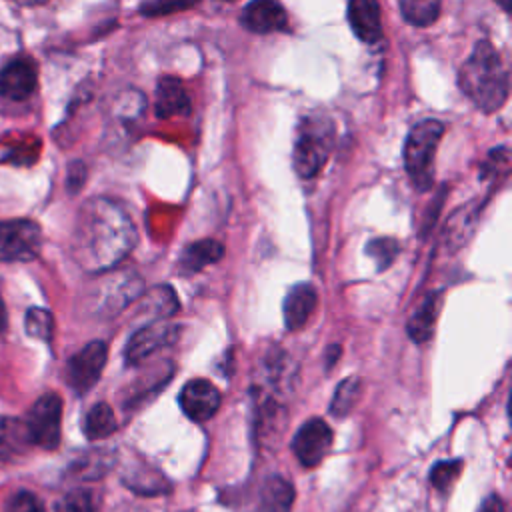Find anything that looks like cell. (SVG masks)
Here are the masks:
<instances>
[{"instance_id":"1","label":"cell","mask_w":512,"mask_h":512,"mask_svg":"<svg viewBox=\"0 0 512 512\" xmlns=\"http://www.w3.org/2000/svg\"><path fill=\"white\" fill-rule=\"evenodd\" d=\"M136 228L126 210L108 198H92L78 212L72 254L80 268L100 274L116 268L134 248Z\"/></svg>"},{"instance_id":"2","label":"cell","mask_w":512,"mask_h":512,"mask_svg":"<svg viewBox=\"0 0 512 512\" xmlns=\"http://www.w3.org/2000/svg\"><path fill=\"white\" fill-rule=\"evenodd\" d=\"M458 86L462 94L486 114L496 112L506 104L510 92L508 70L498 50L488 40L476 42L470 56L462 62Z\"/></svg>"},{"instance_id":"3","label":"cell","mask_w":512,"mask_h":512,"mask_svg":"<svg viewBox=\"0 0 512 512\" xmlns=\"http://www.w3.org/2000/svg\"><path fill=\"white\" fill-rule=\"evenodd\" d=\"M334 144V124L322 112H312L302 118L294 150H292V164L300 178L316 176L322 166L326 164L330 150Z\"/></svg>"},{"instance_id":"4","label":"cell","mask_w":512,"mask_h":512,"mask_svg":"<svg viewBox=\"0 0 512 512\" xmlns=\"http://www.w3.org/2000/svg\"><path fill=\"white\" fill-rule=\"evenodd\" d=\"M444 134V124L434 118L416 122L404 144V166L418 190H428L434 182V156Z\"/></svg>"},{"instance_id":"5","label":"cell","mask_w":512,"mask_h":512,"mask_svg":"<svg viewBox=\"0 0 512 512\" xmlns=\"http://www.w3.org/2000/svg\"><path fill=\"white\" fill-rule=\"evenodd\" d=\"M24 430L28 436L30 444H36L44 450H54L60 444L62 436V400L58 394L48 392L40 396L26 420H24Z\"/></svg>"},{"instance_id":"6","label":"cell","mask_w":512,"mask_h":512,"mask_svg":"<svg viewBox=\"0 0 512 512\" xmlns=\"http://www.w3.org/2000/svg\"><path fill=\"white\" fill-rule=\"evenodd\" d=\"M42 230L34 220L0 222V262H28L40 254Z\"/></svg>"},{"instance_id":"7","label":"cell","mask_w":512,"mask_h":512,"mask_svg":"<svg viewBox=\"0 0 512 512\" xmlns=\"http://www.w3.org/2000/svg\"><path fill=\"white\" fill-rule=\"evenodd\" d=\"M108 348L102 340H92L70 356L66 364V382L76 394H86L98 380L104 370Z\"/></svg>"},{"instance_id":"8","label":"cell","mask_w":512,"mask_h":512,"mask_svg":"<svg viewBox=\"0 0 512 512\" xmlns=\"http://www.w3.org/2000/svg\"><path fill=\"white\" fill-rule=\"evenodd\" d=\"M332 446V430L322 418H310L306 420L294 440H292V450L298 458V462L306 468L318 466L324 456L328 454Z\"/></svg>"},{"instance_id":"9","label":"cell","mask_w":512,"mask_h":512,"mask_svg":"<svg viewBox=\"0 0 512 512\" xmlns=\"http://www.w3.org/2000/svg\"><path fill=\"white\" fill-rule=\"evenodd\" d=\"M112 274L104 278L98 292V310L106 314H116L126 308L134 298L142 294V278L134 270H110Z\"/></svg>"},{"instance_id":"10","label":"cell","mask_w":512,"mask_h":512,"mask_svg":"<svg viewBox=\"0 0 512 512\" xmlns=\"http://www.w3.org/2000/svg\"><path fill=\"white\" fill-rule=\"evenodd\" d=\"M176 328L178 326L162 324V322H154V324H146V326L138 328L126 342V348H124L126 362L132 366L140 364L142 360L152 356L162 346L172 344L178 336Z\"/></svg>"},{"instance_id":"11","label":"cell","mask_w":512,"mask_h":512,"mask_svg":"<svg viewBox=\"0 0 512 512\" xmlns=\"http://www.w3.org/2000/svg\"><path fill=\"white\" fill-rule=\"evenodd\" d=\"M178 402H180L182 412L190 420L204 422L216 414V410L220 406V392L210 380L196 378L182 386Z\"/></svg>"},{"instance_id":"12","label":"cell","mask_w":512,"mask_h":512,"mask_svg":"<svg viewBox=\"0 0 512 512\" xmlns=\"http://www.w3.org/2000/svg\"><path fill=\"white\" fill-rule=\"evenodd\" d=\"M38 70L30 58H14L0 70V96L24 100L36 90Z\"/></svg>"},{"instance_id":"13","label":"cell","mask_w":512,"mask_h":512,"mask_svg":"<svg viewBox=\"0 0 512 512\" xmlns=\"http://www.w3.org/2000/svg\"><path fill=\"white\" fill-rule=\"evenodd\" d=\"M240 22L246 30L256 34H270L286 30L288 16L276 0H252L244 6Z\"/></svg>"},{"instance_id":"14","label":"cell","mask_w":512,"mask_h":512,"mask_svg":"<svg viewBox=\"0 0 512 512\" xmlns=\"http://www.w3.org/2000/svg\"><path fill=\"white\" fill-rule=\"evenodd\" d=\"M318 304V296L314 286L310 284H296L288 290L284 298V326L288 330H300L308 324Z\"/></svg>"},{"instance_id":"15","label":"cell","mask_w":512,"mask_h":512,"mask_svg":"<svg viewBox=\"0 0 512 512\" xmlns=\"http://www.w3.org/2000/svg\"><path fill=\"white\" fill-rule=\"evenodd\" d=\"M348 24L362 42H376L382 36L378 0H348Z\"/></svg>"},{"instance_id":"16","label":"cell","mask_w":512,"mask_h":512,"mask_svg":"<svg viewBox=\"0 0 512 512\" xmlns=\"http://www.w3.org/2000/svg\"><path fill=\"white\" fill-rule=\"evenodd\" d=\"M190 112V98L184 84L174 76L160 78L156 86V114L160 118L186 116Z\"/></svg>"},{"instance_id":"17","label":"cell","mask_w":512,"mask_h":512,"mask_svg":"<svg viewBox=\"0 0 512 512\" xmlns=\"http://www.w3.org/2000/svg\"><path fill=\"white\" fill-rule=\"evenodd\" d=\"M440 304H442L440 292L428 294L418 302V306L414 308V312L408 320V326H406V332L412 342L424 344L426 340H430V336L434 334L438 314H440Z\"/></svg>"},{"instance_id":"18","label":"cell","mask_w":512,"mask_h":512,"mask_svg":"<svg viewBox=\"0 0 512 512\" xmlns=\"http://www.w3.org/2000/svg\"><path fill=\"white\" fill-rule=\"evenodd\" d=\"M224 254V246L216 240H198V242H192L184 248L180 260H178V266L182 272L186 274H194L198 270H202L204 266L208 264H214L222 258Z\"/></svg>"},{"instance_id":"19","label":"cell","mask_w":512,"mask_h":512,"mask_svg":"<svg viewBox=\"0 0 512 512\" xmlns=\"http://www.w3.org/2000/svg\"><path fill=\"white\" fill-rule=\"evenodd\" d=\"M294 504V488L282 476H270L260 494L258 512H290Z\"/></svg>"},{"instance_id":"20","label":"cell","mask_w":512,"mask_h":512,"mask_svg":"<svg viewBox=\"0 0 512 512\" xmlns=\"http://www.w3.org/2000/svg\"><path fill=\"white\" fill-rule=\"evenodd\" d=\"M116 430V418L106 402L94 404L84 418V434L88 440H102Z\"/></svg>"},{"instance_id":"21","label":"cell","mask_w":512,"mask_h":512,"mask_svg":"<svg viewBox=\"0 0 512 512\" xmlns=\"http://www.w3.org/2000/svg\"><path fill=\"white\" fill-rule=\"evenodd\" d=\"M400 12L408 24L424 28L436 22L440 0H400Z\"/></svg>"},{"instance_id":"22","label":"cell","mask_w":512,"mask_h":512,"mask_svg":"<svg viewBox=\"0 0 512 512\" xmlns=\"http://www.w3.org/2000/svg\"><path fill=\"white\" fill-rule=\"evenodd\" d=\"M28 442L24 422L0 416V458H10Z\"/></svg>"},{"instance_id":"23","label":"cell","mask_w":512,"mask_h":512,"mask_svg":"<svg viewBox=\"0 0 512 512\" xmlns=\"http://www.w3.org/2000/svg\"><path fill=\"white\" fill-rule=\"evenodd\" d=\"M124 482L130 490L138 494H160L168 490V482L164 480V476L148 466H138L136 470H130Z\"/></svg>"},{"instance_id":"24","label":"cell","mask_w":512,"mask_h":512,"mask_svg":"<svg viewBox=\"0 0 512 512\" xmlns=\"http://www.w3.org/2000/svg\"><path fill=\"white\" fill-rule=\"evenodd\" d=\"M358 398H360V380L354 376L344 378L334 390V396L330 402V412L334 416H346L354 410Z\"/></svg>"},{"instance_id":"25","label":"cell","mask_w":512,"mask_h":512,"mask_svg":"<svg viewBox=\"0 0 512 512\" xmlns=\"http://www.w3.org/2000/svg\"><path fill=\"white\" fill-rule=\"evenodd\" d=\"M24 328L28 336L50 342L54 332V318L46 308H30L24 318Z\"/></svg>"},{"instance_id":"26","label":"cell","mask_w":512,"mask_h":512,"mask_svg":"<svg viewBox=\"0 0 512 512\" xmlns=\"http://www.w3.org/2000/svg\"><path fill=\"white\" fill-rule=\"evenodd\" d=\"M462 472V460H442L430 468V484L438 492H446L458 480Z\"/></svg>"},{"instance_id":"27","label":"cell","mask_w":512,"mask_h":512,"mask_svg":"<svg viewBox=\"0 0 512 512\" xmlns=\"http://www.w3.org/2000/svg\"><path fill=\"white\" fill-rule=\"evenodd\" d=\"M366 252L372 256V260L378 264V270H384L388 268L394 258L398 256L400 252V246L396 240L392 238H374L372 242H368L366 246Z\"/></svg>"},{"instance_id":"28","label":"cell","mask_w":512,"mask_h":512,"mask_svg":"<svg viewBox=\"0 0 512 512\" xmlns=\"http://www.w3.org/2000/svg\"><path fill=\"white\" fill-rule=\"evenodd\" d=\"M146 304L144 308L146 310H154L156 314L160 316H170L176 312L178 308V302H176V296L174 292L168 288V286H156L152 292L146 294Z\"/></svg>"},{"instance_id":"29","label":"cell","mask_w":512,"mask_h":512,"mask_svg":"<svg viewBox=\"0 0 512 512\" xmlns=\"http://www.w3.org/2000/svg\"><path fill=\"white\" fill-rule=\"evenodd\" d=\"M56 512H94V498L88 490L76 488L56 504Z\"/></svg>"},{"instance_id":"30","label":"cell","mask_w":512,"mask_h":512,"mask_svg":"<svg viewBox=\"0 0 512 512\" xmlns=\"http://www.w3.org/2000/svg\"><path fill=\"white\" fill-rule=\"evenodd\" d=\"M6 512H46L44 502L30 490H18L6 500Z\"/></svg>"},{"instance_id":"31","label":"cell","mask_w":512,"mask_h":512,"mask_svg":"<svg viewBox=\"0 0 512 512\" xmlns=\"http://www.w3.org/2000/svg\"><path fill=\"white\" fill-rule=\"evenodd\" d=\"M198 0H152L142 6V14L154 18V16H166L172 12H180L196 4Z\"/></svg>"},{"instance_id":"32","label":"cell","mask_w":512,"mask_h":512,"mask_svg":"<svg viewBox=\"0 0 512 512\" xmlns=\"http://www.w3.org/2000/svg\"><path fill=\"white\" fill-rule=\"evenodd\" d=\"M478 512H506V510H504L502 498H500L498 494H492V496H488V498L482 502V506H480Z\"/></svg>"},{"instance_id":"33","label":"cell","mask_w":512,"mask_h":512,"mask_svg":"<svg viewBox=\"0 0 512 512\" xmlns=\"http://www.w3.org/2000/svg\"><path fill=\"white\" fill-rule=\"evenodd\" d=\"M82 182H84V166H82V164H74V166L70 168L68 184H70L72 190H76V188L82 186Z\"/></svg>"},{"instance_id":"34","label":"cell","mask_w":512,"mask_h":512,"mask_svg":"<svg viewBox=\"0 0 512 512\" xmlns=\"http://www.w3.org/2000/svg\"><path fill=\"white\" fill-rule=\"evenodd\" d=\"M498 4H500V8L504 10V12H508V4H510V0H496Z\"/></svg>"}]
</instances>
